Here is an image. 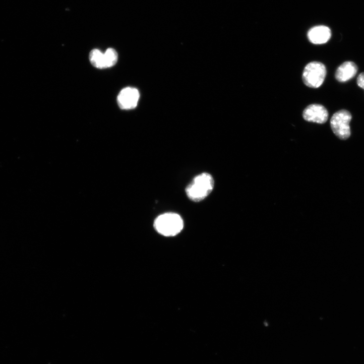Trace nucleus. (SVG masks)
<instances>
[{"instance_id": "obj_1", "label": "nucleus", "mask_w": 364, "mask_h": 364, "mask_svg": "<svg viewBox=\"0 0 364 364\" xmlns=\"http://www.w3.org/2000/svg\"><path fill=\"white\" fill-rule=\"evenodd\" d=\"M215 181L213 176L204 172L196 176L186 189V193L190 200L200 202L208 197L214 190Z\"/></svg>"}, {"instance_id": "obj_2", "label": "nucleus", "mask_w": 364, "mask_h": 364, "mask_svg": "<svg viewBox=\"0 0 364 364\" xmlns=\"http://www.w3.org/2000/svg\"><path fill=\"white\" fill-rule=\"evenodd\" d=\"M154 227L161 235L171 237L180 232L184 227V222L179 215L167 213L159 216L155 220Z\"/></svg>"}, {"instance_id": "obj_3", "label": "nucleus", "mask_w": 364, "mask_h": 364, "mask_svg": "<svg viewBox=\"0 0 364 364\" xmlns=\"http://www.w3.org/2000/svg\"><path fill=\"white\" fill-rule=\"evenodd\" d=\"M325 66L321 63L314 62L308 64L303 72L304 84L311 88L316 89L323 83L326 76Z\"/></svg>"}, {"instance_id": "obj_4", "label": "nucleus", "mask_w": 364, "mask_h": 364, "mask_svg": "<svg viewBox=\"0 0 364 364\" xmlns=\"http://www.w3.org/2000/svg\"><path fill=\"white\" fill-rule=\"evenodd\" d=\"M351 119V113L344 109L336 112L331 117V129L339 139L345 140L350 137L351 132L349 123Z\"/></svg>"}, {"instance_id": "obj_5", "label": "nucleus", "mask_w": 364, "mask_h": 364, "mask_svg": "<svg viewBox=\"0 0 364 364\" xmlns=\"http://www.w3.org/2000/svg\"><path fill=\"white\" fill-rule=\"evenodd\" d=\"M89 59L93 67L100 69H106L116 65L118 55L112 48H108L104 53L98 49H93L90 53Z\"/></svg>"}, {"instance_id": "obj_6", "label": "nucleus", "mask_w": 364, "mask_h": 364, "mask_svg": "<svg viewBox=\"0 0 364 364\" xmlns=\"http://www.w3.org/2000/svg\"><path fill=\"white\" fill-rule=\"evenodd\" d=\"M328 112L322 105L314 104L307 106L302 114L304 119L320 124L325 123L328 118Z\"/></svg>"}, {"instance_id": "obj_7", "label": "nucleus", "mask_w": 364, "mask_h": 364, "mask_svg": "<svg viewBox=\"0 0 364 364\" xmlns=\"http://www.w3.org/2000/svg\"><path fill=\"white\" fill-rule=\"evenodd\" d=\"M140 98L139 91L134 88L127 87L123 89L117 96V103L122 109L135 108Z\"/></svg>"}, {"instance_id": "obj_8", "label": "nucleus", "mask_w": 364, "mask_h": 364, "mask_svg": "<svg viewBox=\"0 0 364 364\" xmlns=\"http://www.w3.org/2000/svg\"><path fill=\"white\" fill-rule=\"evenodd\" d=\"M331 32L326 26H317L312 28L308 33L309 41L313 44L320 45L326 43L331 38Z\"/></svg>"}, {"instance_id": "obj_9", "label": "nucleus", "mask_w": 364, "mask_h": 364, "mask_svg": "<svg viewBox=\"0 0 364 364\" xmlns=\"http://www.w3.org/2000/svg\"><path fill=\"white\" fill-rule=\"evenodd\" d=\"M358 70L357 66L353 62H346L341 65L335 73L336 79L340 82H345L353 78Z\"/></svg>"}, {"instance_id": "obj_10", "label": "nucleus", "mask_w": 364, "mask_h": 364, "mask_svg": "<svg viewBox=\"0 0 364 364\" xmlns=\"http://www.w3.org/2000/svg\"><path fill=\"white\" fill-rule=\"evenodd\" d=\"M357 84L358 87L364 89V73H361L357 77Z\"/></svg>"}]
</instances>
